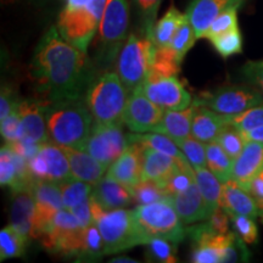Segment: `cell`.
Instances as JSON below:
<instances>
[{
	"label": "cell",
	"instance_id": "1",
	"mask_svg": "<svg viewBox=\"0 0 263 263\" xmlns=\"http://www.w3.org/2000/svg\"><path fill=\"white\" fill-rule=\"evenodd\" d=\"M98 68L83 52L68 43L52 26L35 47L29 77L43 103L84 99Z\"/></svg>",
	"mask_w": 263,
	"mask_h": 263
},
{
	"label": "cell",
	"instance_id": "2",
	"mask_svg": "<svg viewBox=\"0 0 263 263\" xmlns=\"http://www.w3.org/2000/svg\"><path fill=\"white\" fill-rule=\"evenodd\" d=\"M49 138L62 147L83 150L93 128V115L84 99L45 104Z\"/></svg>",
	"mask_w": 263,
	"mask_h": 263
},
{
	"label": "cell",
	"instance_id": "3",
	"mask_svg": "<svg viewBox=\"0 0 263 263\" xmlns=\"http://www.w3.org/2000/svg\"><path fill=\"white\" fill-rule=\"evenodd\" d=\"M129 3L128 0H107L98 31L94 65L98 70H108L117 60L128 38Z\"/></svg>",
	"mask_w": 263,
	"mask_h": 263
},
{
	"label": "cell",
	"instance_id": "4",
	"mask_svg": "<svg viewBox=\"0 0 263 263\" xmlns=\"http://www.w3.org/2000/svg\"><path fill=\"white\" fill-rule=\"evenodd\" d=\"M128 90L117 72L98 73L85 91L84 101L93 115L94 122L104 124H122Z\"/></svg>",
	"mask_w": 263,
	"mask_h": 263
},
{
	"label": "cell",
	"instance_id": "5",
	"mask_svg": "<svg viewBox=\"0 0 263 263\" xmlns=\"http://www.w3.org/2000/svg\"><path fill=\"white\" fill-rule=\"evenodd\" d=\"M132 216L144 245L151 239H166L178 244L185 238L184 223L170 201L138 205Z\"/></svg>",
	"mask_w": 263,
	"mask_h": 263
},
{
	"label": "cell",
	"instance_id": "6",
	"mask_svg": "<svg viewBox=\"0 0 263 263\" xmlns=\"http://www.w3.org/2000/svg\"><path fill=\"white\" fill-rule=\"evenodd\" d=\"M90 207L93 222L98 226L105 244V256L118 254L138 245H144L137 232L132 211L124 209L104 210L91 197Z\"/></svg>",
	"mask_w": 263,
	"mask_h": 263
},
{
	"label": "cell",
	"instance_id": "7",
	"mask_svg": "<svg viewBox=\"0 0 263 263\" xmlns=\"http://www.w3.org/2000/svg\"><path fill=\"white\" fill-rule=\"evenodd\" d=\"M155 45L149 37L130 33L116 60V71L128 93L143 85L151 71Z\"/></svg>",
	"mask_w": 263,
	"mask_h": 263
},
{
	"label": "cell",
	"instance_id": "8",
	"mask_svg": "<svg viewBox=\"0 0 263 263\" xmlns=\"http://www.w3.org/2000/svg\"><path fill=\"white\" fill-rule=\"evenodd\" d=\"M107 0H93L83 9L64 8L59 16L58 29L68 43L88 52L91 41L99 31Z\"/></svg>",
	"mask_w": 263,
	"mask_h": 263
},
{
	"label": "cell",
	"instance_id": "9",
	"mask_svg": "<svg viewBox=\"0 0 263 263\" xmlns=\"http://www.w3.org/2000/svg\"><path fill=\"white\" fill-rule=\"evenodd\" d=\"M194 103L227 116H235L263 104V94L251 84L224 85L213 91H202Z\"/></svg>",
	"mask_w": 263,
	"mask_h": 263
},
{
	"label": "cell",
	"instance_id": "10",
	"mask_svg": "<svg viewBox=\"0 0 263 263\" xmlns=\"http://www.w3.org/2000/svg\"><path fill=\"white\" fill-rule=\"evenodd\" d=\"M84 228L70 210L62 209L55 215L50 228L42 236V244L51 254L62 257H78L83 246Z\"/></svg>",
	"mask_w": 263,
	"mask_h": 263
},
{
	"label": "cell",
	"instance_id": "11",
	"mask_svg": "<svg viewBox=\"0 0 263 263\" xmlns=\"http://www.w3.org/2000/svg\"><path fill=\"white\" fill-rule=\"evenodd\" d=\"M129 145L121 124H104L94 122L89 139L84 151L95 157L101 163L110 166L124 153Z\"/></svg>",
	"mask_w": 263,
	"mask_h": 263
},
{
	"label": "cell",
	"instance_id": "12",
	"mask_svg": "<svg viewBox=\"0 0 263 263\" xmlns=\"http://www.w3.org/2000/svg\"><path fill=\"white\" fill-rule=\"evenodd\" d=\"M141 88L146 97L163 110H184L193 104L192 95L177 76H159L150 72Z\"/></svg>",
	"mask_w": 263,
	"mask_h": 263
},
{
	"label": "cell",
	"instance_id": "13",
	"mask_svg": "<svg viewBox=\"0 0 263 263\" xmlns=\"http://www.w3.org/2000/svg\"><path fill=\"white\" fill-rule=\"evenodd\" d=\"M29 172L33 180H49L62 183L72 178L71 166L64 147L55 143H44L34 159L29 161Z\"/></svg>",
	"mask_w": 263,
	"mask_h": 263
},
{
	"label": "cell",
	"instance_id": "14",
	"mask_svg": "<svg viewBox=\"0 0 263 263\" xmlns=\"http://www.w3.org/2000/svg\"><path fill=\"white\" fill-rule=\"evenodd\" d=\"M31 188L35 200L33 239H41L50 228L55 215L65 209L61 188L59 183L49 180H33Z\"/></svg>",
	"mask_w": 263,
	"mask_h": 263
},
{
	"label": "cell",
	"instance_id": "15",
	"mask_svg": "<svg viewBox=\"0 0 263 263\" xmlns=\"http://www.w3.org/2000/svg\"><path fill=\"white\" fill-rule=\"evenodd\" d=\"M164 111L166 110L153 103L146 97L140 85L129 93L122 123L126 124L128 129L133 133H146L160 123Z\"/></svg>",
	"mask_w": 263,
	"mask_h": 263
},
{
	"label": "cell",
	"instance_id": "16",
	"mask_svg": "<svg viewBox=\"0 0 263 263\" xmlns=\"http://www.w3.org/2000/svg\"><path fill=\"white\" fill-rule=\"evenodd\" d=\"M106 177L129 189L140 183L143 180V147L129 143L122 155L108 166Z\"/></svg>",
	"mask_w": 263,
	"mask_h": 263
},
{
	"label": "cell",
	"instance_id": "17",
	"mask_svg": "<svg viewBox=\"0 0 263 263\" xmlns=\"http://www.w3.org/2000/svg\"><path fill=\"white\" fill-rule=\"evenodd\" d=\"M10 224L17 229L28 241L33 240V228L35 219V200L31 186L12 190Z\"/></svg>",
	"mask_w": 263,
	"mask_h": 263
},
{
	"label": "cell",
	"instance_id": "18",
	"mask_svg": "<svg viewBox=\"0 0 263 263\" xmlns=\"http://www.w3.org/2000/svg\"><path fill=\"white\" fill-rule=\"evenodd\" d=\"M168 201L172 203L184 224H194L209 219V209L196 180L184 192L170 195Z\"/></svg>",
	"mask_w": 263,
	"mask_h": 263
},
{
	"label": "cell",
	"instance_id": "19",
	"mask_svg": "<svg viewBox=\"0 0 263 263\" xmlns=\"http://www.w3.org/2000/svg\"><path fill=\"white\" fill-rule=\"evenodd\" d=\"M244 0H190L186 16L195 29L196 37L205 38L210 26L217 16L233 5L241 6Z\"/></svg>",
	"mask_w": 263,
	"mask_h": 263
},
{
	"label": "cell",
	"instance_id": "20",
	"mask_svg": "<svg viewBox=\"0 0 263 263\" xmlns=\"http://www.w3.org/2000/svg\"><path fill=\"white\" fill-rule=\"evenodd\" d=\"M263 170V143L246 141L244 149L233 162L232 178L242 188L248 189L250 182Z\"/></svg>",
	"mask_w": 263,
	"mask_h": 263
},
{
	"label": "cell",
	"instance_id": "21",
	"mask_svg": "<svg viewBox=\"0 0 263 263\" xmlns=\"http://www.w3.org/2000/svg\"><path fill=\"white\" fill-rule=\"evenodd\" d=\"M17 111L21 117L24 137L44 144L50 140L45 118V105L39 99H25L20 101Z\"/></svg>",
	"mask_w": 263,
	"mask_h": 263
},
{
	"label": "cell",
	"instance_id": "22",
	"mask_svg": "<svg viewBox=\"0 0 263 263\" xmlns=\"http://www.w3.org/2000/svg\"><path fill=\"white\" fill-rule=\"evenodd\" d=\"M143 147V179L153 180L163 188L179 167L192 163H180L174 157L151 147Z\"/></svg>",
	"mask_w": 263,
	"mask_h": 263
},
{
	"label": "cell",
	"instance_id": "23",
	"mask_svg": "<svg viewBox=\"0 0 263 263\" xmlns=\"http://www.w3.org/2000/svg\"><path fill=\"white\" fill-rule=\"evenodd\" d=\"M229 120L230 116L216 112L215 110L207 106L195 104L192 122V137L205 144L216 141L223 128L229 124Z\"/></svg>",
	"mask_w": 263,
	"mask_h": 263
},
{
	"label": "cell",
	"instance_id": "24",
	"mask_svg": "<svg viewBox=\"0 0 263 263\" xmlns=\"http://www.w3.org/2000/svg\"><path fill=\"white\" fill-rule=\"evenodd\" d=\"M221 207L228 212L229 216L241 215L252 218L259 217V207L248 189L242 188L233 179L223 183Z\"/></svg>",
	"mask_w": 263,
	"mask_h": 263
},
{
	"label": "cell",
	"instance_id": "25",
	"mask_svg": "<svg viewBox=\"0 0 263 263\" xmlns=\"http://www.w3.org/2000/svg\"><path fill=\"white\" fill-rule=\"evenodd\" d=\"M71 166L72 177L82 182L95 185L104 178L108 166L101 163L87 151L74 149V147H64Z\"/></svg>",
	"mask_w": 263,
	"mask_h": 263
},
{
	"label": "cell",
	"instance_id": "26",
	"mask_svg": "<svg viewBox=\"0 0 263 263\" xmlns=\"http://www.w3.org/2000/svg\"><path fill=\"white\" fill-rule=\"evenodd\" d=\"M90 197L107 211L124 209L133 202L129 188L107 177L93 185Z\"/></svg>",
	"mask_w": 263,
	"mask_h": 263
},
{
	"label": "cell",
	"instance_id": "27",
	"mask_svg": "<svg viewBox=\"0 0 263 263\" xmlns=\"http://www.w3.org/2000/svg\"><path fill=\"white\" fill-rule=\"evenodd\" d=\"M195 111V104H192L184 110H166L162 120L151 132L164 134L173 140L183 139L192 136L193 115Z\"/></svg>",
	"mask_w": 263,
	"mask_h": 263
},
{
	"label": "cell",
	"instance_id": "28",
	"mask_svg": "<svg viewBox=\"0 0 263 263\" xmlns=\"http://www.w3.org/2000/svg\"><path fill=\"white\" fill-rule=\"evenodd\" d=\"M127 138L129 143H136L139 144L140 146L155 149L160 151V153L174 157L180 163H190L186 156L183 154V151L176 144V141L172 138L164 136V134L156 133V132H151V133H132L128 134Z\"/></svg>",
	"mask_w": 263,
	"mask_h": 263
},
{
	"label": "cell",
	"instance_id": "29",
	"mask_svg": "<svg viewBox=\"0 0 263 263\" xmlns=\"http://www.w3.org/2000/svg\"><path fill=\"white\" fill-rule=\"evenodd\" d=\"M185 14H182L176 6H171L167 12L154 26L151 33V41L157 48L168 47L171 42L178 31L179 26L183 24Z\"/></svg>",
	"mask_w": 263,
	"mask_h": 263
},
{
	"label": "cell",
	"instance_id": "30",
	"mask_svg": "<svg viewBox=\"0 0 263 263\" xmlns=\"http://www.w3.org/2000/svg\"><path fill=\"white\" fill-rule=\"evenodd\" d=\"M195 180L205 199L210 215L221 206L223 183L207 167H193Z\"/></svg>",
	"mask_w": 263,
	"mask_h": 263
},
{
	"label": "cell",
	"instance_id": "31",
	"mask_svg": "<svg viewBox=\"0 0 263 263\" xmlns=\"http://www.w3.org/2000/svg\"><path fill=\"white\" fill-rule=\"evenodd\" d=\"M206 161L207 168L211 171L222 183H226L227 180L232 178L234 160L226 153L218 141L206 144Z\"/></svg>",
	"mask_w": 263,
	"mask_h": 263
},
{
	"label": "cell",
	"instance_id": "32",
	"mask_svg": "<svg viewBox=\"0 0 263 263\" xmlns=\"http://www.w3.org/2000/svg\"><path fill=\"white\" fill-rule=\"evenodd\" d=\"M28 240L11 224L0 230V261L21 257Z\"/></svg>",
	"mask_w": 263,
	"mask_h": 263
},
{
	"label": "cell",
	"instance_id": "33",
	"mask_svg": "<svg viewBox=\"0 0 263 263\" xmlns=\"http://www.w3.org/2000/svg\"><path fill=\"white\" fill-rule=\"evenodd\" d=\"M103 256H105L104 239L98 226L93 222L89 227L84 228L83 246H82L77 261L93 262L98 261Z\"/></svg>",
	"mask_w": 263,
	"mask_h": 263
},
{
	"label": "cell",
	"instance_id": "34",
	"mask_svg": "<svg viewBox=\"0 0 263 263\" xmlns=\"http://www.w3.org/2000/svg\"><path fill=\"white\" fill-rule=\"evenodd\" d=\"M60 188L64 207L70 210L73 206L78 205V203L89 199L91 190H93V185L72 177V178L60 183Z\"/></svg>",
	"mask_w": 263,
	"mask_h": 263
},
{
	"label": "cell",
	"instance_id": "35",
	"mask_svg": "<svg viewBox=\"0 0 263 263\" xmlns=\"http://www.w3.org/2000/svg\"><path fill=\"white\" fill-rule=\"evenodd\" d=\"M180 64L182 62L179 61L176 52L170 45L160 48L155 47L150 72L159 76H178L180 72Z\"/></svg>",
	"mask_w": 263,
	"mask_h": 263
},
{
	"label": "cell",
	"instance_id": "36",
	"mask_svg": "<svg viewBox=\"0 0 263 263\" xmlns=\"http://www.w3.org/2000/svg\"><path fill=\"white\" fill-rule=\"evenodd\" d=\"M163 0H132L138 15L140 33L151 39L154 26L156 24L157 12Z\"/></svg>",
	"mask_w": 263,
	"mask_h": 263
},
{
	"label": "cell",
	"instance_id": "37",
	"mask_svg": "<svg viewBox=\"0 0 263 263\" xmlns=\"http://www.w3.org/2000/svg\"><path fill=\"white\" fill-rule=\"evenodd\" d=\"M133 202L137 205H147V203L168 201L170 195L164 192L162 186L153 180H141L136 186L130 188Z\"/></svg>",
	"mask_w": 263,
	"mask_h": 263
},
{
	"label": "cell",
	"instance_id": "38",
	"mask_svg": "<svg viewBox=\"0 0 263 263\" xmlns=\"http://www.w3.org/2000/svg\"><path fill=\"white\" fill-rule=\"evenodd\" d=\"M196 39L197 37L195 29H194L188 16H185L183 24L179 26L178 31L176 32V34H174L170 45V47L173 49V51L176 52L177 58L179 59L180 62H183V59L185 58L186 52L194 47Z\"/></svg>",
	"mask_w": 263,
	"mask_h": 263
},
{
	"label": "cell",
	"instance_id": "39",
	"mask_svg": "<svg viewBox=\"0 0 263 263\" xmlns=\"http://www.w3.org/2000/svg\"><path fill=\"white\" fill-rule=\"evenodd\" d=\"M0 184L2 186H9L12 190L18 188L15 155L8 144L2 146V150H0Z\"/></svg>",
	"mask_w": 263,
	"mask_h": 263
},
{
	"label": "cell",
	"instance_id": "40",
	"mask_svg": "<svg viewBox=\"0 0 263 263\" xmlns=\"http://www.w3.org/2000/svg\"><path fill=\"white\" fill-rule=\"evenodd\" d=\"M210 42L223 59H228L242 52V35L239 28L223 33L218 37L210 39Z\"/></svg>",
	"mask_w": 263,
	"mask_h": 263
},
{
	"label": "cell",
	"instance_id": "41",
	"mask_svg": "<svg viewBox=\"0 0 263 263\" xmlns=\"http://www.w3.org/2000/svg\"><path fill=\"white\" fill-rule=\"evenodd\" d=\"M216 141H218L219 145L224 149L226 153L233 160H235L240 155L242 149H244L248 140L245 139L241 130H239L238 128L229 123L223 128Z\"/></svg>",
	"mask_w": 263,
	"mask_h": 263
},
{
	"label": "cell",
	"instance_id": "42",
	"mask_svg": "<svg viewBox=\"0 0 263 263\" xmlns=\"http://www.w3.org/2000/svg\"><path fill=\"white\" fill-rule=\"evenodd\" d=\"M240 5H233L230 8L226 9L224 11L221 12L217 17L213 20V22L207 29L205 38L206 39H212L218 35L223 34V33L230 32L233 29L239 28L238 24V9Z\"/></svg>",
	"mask_w": 263,
	"mask_h": 263
},
{
	"label": "cell",
	"instance_id": "43",
	"mask_svg": "<svg viewBox=\"0 0 263 263\" xmlns=\"http://www.w3.org/2000/svg\"><path fill=\"white\" fill-rule=\"evenodd\" d=\"M146 255L151 261L161 263L177 262V244L166 239H151L147 241Z\"/></svg>",
	"mask_w": 263,
	"mask_h": 263
},
{
	"label": "cell",
	"instance_id": "44",
	"mask_svg": "<svg viewBox=\"0 0 263 263\" xmlns=\"http://www.w3.org/2000/svg\"><path fill=\"white\" fill-rule=\"evenodd\" d=\"M193 167H206V144L194 137L174 140Z\"/></svg>",
	"mask_w": 263,
	"mask_h": 263
},
{
	"label": "cell",
	"instance_id": "45",
	"mask_svg": "<svg viewBox=\"0 0 263 263\" xmlns=\"http://www.w3.org/2000/svg\"><path fill=\"white\" fill-rule=\"evenodd\" d=\"M194 182H195L194 168L192 164H188V166L179 167L168 179L163 189L168 195H174L188 189Z\"/></svg>",
	"mask_w": 263,
	"mask_h": 263
},
{
	"label": "cell",
	"instance_id": "46",
	"mask_svg": "<svg viewBox=\"0 0 263 263\" xmlns=\"http://www.w3.org/2000/svg\"><path fill=\"white\" fill-rule=\"evenodd\" d=\"M229 123L238 128L239 130L246 132L256 127L263 126V104L249 108L245 112L230 116Z\"/></svg>",
	"mask_w": 263,
	"mask_h": 263
},
{
	"label": "cell",
	"instance_id": "47",
	"mask_svg": "<svg viewBox=\"0 0 263 263\" xmlns=\"http://www.w3.org/2000/svg\"><path fill=\"white\" fill-rule=\"evenodd\" d=\"M230 219L234 227V232L241 238L248 245L255 244L258 239V229L255 218L249 216L233 215Z\"/></svg>",
	"mask_w": 263,
	"mask_h": 263
},
{
	"label": "cell",
	"instance_id": "48",
	"mask_svg": "<svg viewBox=\"0 0 263 263\" xmlns=\"http://www.w3.org/2000/svg\"><path fill=\"white\" fill-rule=\"evenodd\" d=\"M0 132H2L3 139L6 144H11L21 139L24 137V129H22L21 117L17 108L12 114H10L8 117L0 120Z\"/></svg>",
	"mask_w": 263,
	"mask_h": 263
},
{
	"label": "cell",
	"instance_id": "49",
	"mask_svg": "<svg viewBox=\"0 0 263 263\" xmlns=\"http://www.w3.org/2000/svg\"><path fill=\"white\" fill-rule=\"evenodd\" d=\"M241 73L250 84L263 94V60L248 61L241 68Z\"/></svg>",
	"mask_w": 263,
	"mask_h": 263
},
{
	"label": "cell",
	"instance_id": "50",
	"mask_svg": "<svg viewBox=\"0 0 263 263\" xmlns=\"http://www.w3.org/2000/svg\"><path fill=\"white\" fill-rule=\"evenodd\" d=\"M15 153H17L18 155H21L25 160H27L28 162L31 160L34 159L37 156V154L41 150V143H37L35 140L31 139L28 137H22L21 139H18L15 143L8 144Z\"/></svg>",
	"mask_w": 263,
	"mask_h": 263
},
{
	"label": "cell",
	"instance_id": "51",
	"mask_svg": "<svg viewBox=\"0 0 263 263\" xmlns=\"http://www.w3.org/2000/svg\"><path fill=\"white\" fill-rule=\"evenodd\" d=\"M20 104L17 95L9 85H2V94H0V120L8 117L17 108Z\"/></svg>",
	"mask_w": 263,
	"mask_h": 263
},
{
	"label": "cell",
	"instance_id": "52",
	"mask_svg": "<svg viewBox=\"0 0 263 263\" xmlns=\"http://www.w3.org/2000/svg\"><path fill=\"white\" fill-rule=\"evenodd\" d=\"M232 221L230 219V216L228 215V212L226 211L223 207H217V209L213 211L211 215H210L209 219V224L211 226V228L215 230V232L219 233V234H228L230 232L229 230V222Z\"/></svg>",
	"mask_w": 263,
	"mask_h": 263
},
{
	"label": "cell",
	"instance_id": "53",
	"mask_svg": "<svg viewBox=\"0 0 263 263\" xmlns=\"http://www.w3.org/2000/svg\"><path fill=\"white\" fill-rule=\"evenodd\" d=\"M70 211L76 216V218L78 219V222L81 223L83 228H87V227H89L93 223V213H91L89 199L73 206L72 209H70Z\"/></svg>",
	"mask_w": 263,
	"mask_h": 263
},
{
	"label": "cell",
	"instance_id": "54",
	"mask_svg": "<svg viewBox=\"0 0 263 263\" xmlns=\"http://www.w3.org/2000/svg\"><path fill=\"white\" fill-rule=\"evenodd\" d=\"M248 192L251 194L252 197L256 200L259 207V211L263 209V178L261 176L255 177L248 186Z\"/></svg>",
	"mask_w": 263,
	"mask_h": 263
},
{
	"label": "cell",
	"instance_id": "55",
	"mask_svg": "<svg viewBox=\"0 0 263 263\" xmlns=\"http://www.w3.org/2000/svg\"><path fill=\"white\" fill-rule=\"evenodd\" d=\"M242 134H244L246 140L259 141V143H263V126L256 127L254 129L242 132Z\"/></svg>",
	"mask_w": 263,
	"mask_h": 263
},
{
	"label": "cell",
	"instance_id": "56",
	"mask_svg": "<svg viewBox=\"0 0 263 263\" xmlns=\"http://www.w3.org/2000/svg\"><path fill=\"white\" fill-rule=\"evenodd\" d=\"M93 0H66V8L70 9H83L91 4Z\"/></svg>",
	"mask_w": 263,
	"mask_h": 263
},
{
	"label": "cell",
	"instance_id": "57",
	"mask_svg": "<svg viewBox=\"0 0 263 263\" xmlns=\"http://www.w3.org/2000/svg\"><path fill=\"white\" fill-rule=\"evenodd\" d=\"M110 262L112 263H137L138 261L133 258H129V257H126V256H120V257L117 258H112Z\"/></svg>",
	"mask_w": 263,
	"mask_h": 263
},
{
	"label": "cell",
	"instance_id": "58",
	"mask_svg": "<svg viewBox=\"0 0 263 263\" xmlns=\"http://www.w3.org/2000/svg\"><path fill=\"white\" fill-rule=\"evenodd\" d=\"M259 217H261V221L263 223V209L261 210V212H259Z\"/></svg>",
	"mask_w": 263,
	"mask_h": 263
},
{
	"label": "cell",
	"instance_id": "59",
	"mask_svg": "<svg viewBox=\"0 0 263 263\" xmlns=\"http://www.w3.org/2000/svg\"><path fill=\"white\" fill-rule=\"evenodd\" d=\"M4 3H11V2H16V0H3ZM42 2H44V0H42Z\"/></svg>",
	"mask_w": 263,
	"mask_h": 263
},
{
	"label": "cell",
	"instance_id": "60",
	"mask_svg": "<svg viewBox=\"0 0 263 263\" xmlns=\"http://www.w3.org/2000/svg\"><path fill=\"white\" fill-rule=\"evenodd\" d=\"M258 176H261V177H262V178H263V170L261 171V173H259V174H258Z\"/></svg>",
	"mask_w": 263,
	"mask_h": 263
}]
</instances>
